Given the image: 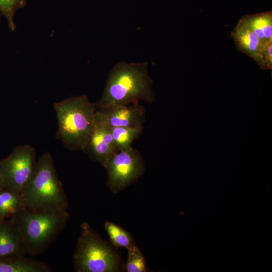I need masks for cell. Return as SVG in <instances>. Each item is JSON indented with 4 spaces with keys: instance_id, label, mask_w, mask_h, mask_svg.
Returning a JSON list of instances; mask_svg holds the SVG:
<instances>
[{
    "instance_id": "1",
    "label": "cell",
    "mask_w": 272,
    "mask_h": 272,
    "mask_svg": "<svg viewBox=\"0 0 272 272\" xmlns=\"http://www.w3.org/2000/svg\"><path fill=\"white\" fill-rule=\"evenodd\" d=\"M153 81L146 62L116 64L110 72L101 98L94 103L96 109L107 105H128L155 100Z\"/></svg>"
},
{
    "instance_id": "2",
    "label": "cell",
    "mask_w": 272,
    "mask_h": 272,
    "mask_svg": "<svg viewBox=\"0 0 272 272\" xmlns=\"http://www.w3.org/2000/svg\"><path fill=\"white\" fill-rule=\"evenodd\" d=\"M20 195L25 209L30 211L67 210V198L49 152H45L36 161L33 172Z\"/></svg>"
},
{
    "instance_id": "3",
    "label": "cell",
    "mask_w": 272,
    "mask_h": 272,
    "mask_svg": "<svg viewBox=\"0 0 272 272\" xmlns=\"http://www.w3.org/2000/svg\"><path fill=\"white\" fill-rule=\"evenodd\" d=\"M54 108L58 120L57 139L69 150H83L94 124V103L86 95H80L55 103Z\"/></svg>"
},
{
    "instance_id": "4",
    "label": "cell",
    "mask_w": 272,
    "mask_h": 272,
    "mask_svg": "<svg viewBox=\"0 0 272 272\" xmlns=\"http://www.w3.org/2000/svg\"><path fill=\"white\" fill-rule=\"evenodd\" d=\"M67 211H33L24 209L12 218L23 238L27 254L37 256L45 251L65 226Z\"/></svg>"
},
{
    "instance_id": "5",
    "label": "cell",
    "mask_w": 272,
    "mask_h": 272,
    "mask_svg": "<svg viewBox=\"0 0 272 272\" xmlns=\"http://www.w3.org/2000/svg\"><path fill=\"white\" fill-rule=\"evenodd\" d=\"M73 254L77 272H115L122 269L120 254L111 244L103 240L87 222L81 225Z\"/></svg>"
},
{
    "instance_id": "6",
    "label": "cell",
    "mask_w": 272,
    "mask_h": 272,
    "mask_svg": "<svg viewBox=\"0 0 272 272\" xmlns=\"http://www.w3.org/2000/svg\"><path fill=\"white\" fill-rule=\"evenodd\" d=\"M107 185L114 194L134 182L145 171V163L140 152L132 147L115 152L109 160Z\"/></svg>"
},
{
    "instance_id": "7",
    "label": "cell",
    "mask_w": 272,
    "mask_h": 272,
    "mask_svg": "<svg viewBox=\"0 0 272 272\" xmlns=\"http://www.w3.org/2000/svg\"><path fill=\"white\" fill-rule=\"evenodd\" d=\"M36 163L35 150L32 146L25 144L15 147L6 158L0 160V175L6 187L20 195Z\"/></svg>"
},
{
    "instance_id": "8",
    "label": "cell",
    "mask_w": 272,
    "mask_h": 272,
    "mask_svg": "<svg viewBox=\"0 0 272 272\" xmlns=\"http://www.w3.org/2000/svg\"><path fill=\"white\" fill-rule=\"evenodd\" d=\"M83 151L104 168L110 158L115 153L111 127L97 111L93 129Z\"/></svg>"
},
{
    "instance_id": "9",
    "label": "cell",
    "mask_w": 272,
    "mask_h": 272,
    "mask_svg": "<svg viewBox=\"0 0 272 272\" xmlns=\"http://www.w3.org/2000/svg\"><path fill=\"white\" fill-rule=\"evenodd\" d=\"M96 111L110 127L144 128L146 112L139 103L104 105L97 108Z\"/></svg>"
},
{
    "instance_id": "10",
    "label": "cell",
    "mask_w": 272,
    "mask_h": 272,
    "mask_svg": "<svg viewBox=\"0 0 272 272\" xmlns=\"http://www.w3.org/2000/svg\"><path fill=\"white\" fill-rule=\"evenodd\" d=\"M27 249L19 229L12 219L0 222V258L25 256Z\"/></svg>"
},
{
    "instance_id": "11",
    "label": "cell",
    "mask_w": 272,
    "mask_h": 272,
    "mask_svg": "<svg viewBox=\"0 0 272 272\" xmlns=\"http://www.w3.org/2000/svg\"><path fill=\"white\" fill-rule=\"evenodd\" d=\"M230 37L237 49L257 61L264 45L243 17L239 19Z\"/></svg>"
},
{
    "instance_id": "12",
    "label": "cell",
    "mask_w": 272,
    "mask_h": 272,
    "mask_svg": "<svg viewBox=\"0 0 272 272\" xmlns=\"http://www.w3.org/2000/svg\"><path fill=\"white\" fill-rule=\"evenodd\" d=\"M45 262L25 257L15 256L0 258V272H51Z\"/></svg>"
},
{
    "instance_id": "13",
    "label": "cell",
    "mask_w": 272,
    "mask_h": 272,
    "mask_svg": "<svg viewBox=\"0 0 272 272\" xmlns=\"http://www.w3.org/2000/svg\"><path fill=\"white\" fill-rule=\"evenodd\" d=\"M244 18L262 43L272 41V11L246 15Z\"/></svg>"
},
{
    "instance_id": "14",
    "label": "cell",
    "mask_w": 272,
    "mask_h": 272,
    "mask_svg": "<svg viewBox=\"0 0 272 272\" xmlns=\"http://www.w3.org/2000/svg\"><path fill=\"white\" fill-rule=\"evenodd\" d=\"M24 209L20 194L7 188L0 191V215L4 219L11 218Z\"/></svg>"
},
{
    "instance_id": "15",
    "label": "cell",
    "mask_w": 272,
    "mask_h": 272,
    "mask_svg": "<svg viewBox=\"0 0 272 272\" xmlns=\"http://www.w3.org/2000/svg\"><path fill=\"white\" fill-rule=\"evenodd\" d=\"M113 145L115 152L132 147L131 144L143 132L144 128L110 127Z\"/></svg>"
},
{
    "instance_id": "16",
    "label": "cell",
    "mask_w": 272,
    "mask_h": 272,
    "mask_svg": "<svg viewBox=\"0 0 272 272\" xmlns=\"http://www.w3.org/2000/svg\"><path fill=\"white\" fill-rule=\"evenodd\" d=\"M104 227L111 244L116 249L125 248L128 250L136 245L131 234L121 226L111 222L106 221Z\"/></svg>"
},
{
    "instance_id": "17",
    "label": "cell",
    "mask_w": 272,
    "mask_h": 272,
    "mask_svg": "<svg viewBox=\"0 0 272 272\" xmlns=\"http://www.w3.org/2000/svg\"><path fill=\"white\" fill-rule=\"evenodd\" d=\"M128 250V256L125 264L127 272H146V261L141 251L135 245Z\"/></svg>"
},
{
    "instance_id": "18",
    "label": "cell",
    "mask_w": 272,
    "mask_h": 272,
    "mask_svg": "<svg viewBox=\"0 0 272 272\" xmlns=\"http://www.w3.org/2000/svg\"><path fill=\"white\" fill-rule=\"evenodd\" d=\"M27 0H0V13L6 19L11 31L15 29L14 16L17 10L23 8Z\"/></svg>"
},
{
    "instance_id": "19",
    "label": "cell",
    "mask_w": 272,
    "mask_h": 272,
    "mask_svg": "<svg viewBox=\"0 0 272 272\" xmlns=\"http://www.w3.org/2000/svg\"><path fill=\"white\" fill-rule=\"evenodd\" d=\"M256 62L264 70L272 67V41L264 44Z\"/></svg>"
},
{
    "instance_id": "20",
    "label": "cell",
    "mask_w": 272,
    "mask_h": 272,
    "mask_svg": "<svg viewBox=\"0 0 272 272\" xmlns=\"http://www.w3.org/2000/svg\"><path fill=\"white\" fill-rule=\"evenodd\" d=\"M5 188H6L5 183L2 177L0 175V191L1 190H3L4 189H5Z\"/></svg>"
},
{
    "instance_id": "21",
    "label": "cell",
    "mask_w": 272,
    "mask_h": 272,
    "mask_svg": "<svg viewBox=\"0 0 272 272\" xmlns=\"http://www.w3.org/2000/svg\"><path fill=\"white\" fill-rule=\"evenodd\" d=\"M4 219H4V218L1 216V215H0V222H1L2 221H3Z\"/></svg>"
},
{
    "instance_id": "22",
    "label": "cell",
    "mask_w": 272,
    "mask_h": 272,
    "mask_svg": "<svg viewBox=\"0 0 272 272\" xmlns=\"http://www.w3.org/2000/svg\"><path fill=\"white\" fill-rule=\"evenodd\" d=\"M0 22H1V20H0Z\"/></svg>"
}]
</instances>
